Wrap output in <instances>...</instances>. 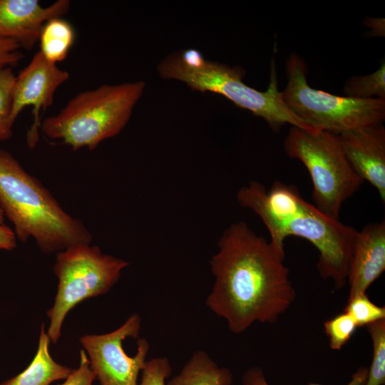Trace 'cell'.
I'll return each instance as SVG.
<instances>
[{"mask_svg": "<svg viewBox=\"0 0 385 385\" xmlns=\"http://www.w3.org/2000/svg\"><path fill=\"white\" fill-rule=\"evenodd\" d=\"M210 261L215 282L206 305L235 334L274 323L296 299L284 257L243 221L229 226Z\"/></svg>", "mask_w": 385, "mask_h": 385, "instance_id": "cell-1", "label": "cell"}, {"mask_svg": "<svg viewBox=\"0 0 385 385\" xmlns=\"http://www.w3.org/2000/svg\"><path fill=\"white\" fill-rule=\"evenodd\" d=\"M237 199L260 217L270 244L281 256L285 257L284 241L289 236L304 238L319 252L320 276L331 279L337 289L344 287L358 230L324 214L307 202L295 186L279 181L269 190L251 181L239 190Z\"/></svg>", "mask_w": 385, "mask_h": 385, "instance_id": "cell-2", "label": "cell"}, {"mask_svg": "<svg viewBox=\"0 0 385 385\" xmlns=\"http://www.w3.org/2000/svg\"><path fill=\"white\" fill-rule=\"evenodd\" d=\"M0 207L23 242L33 238L41 252L91 244L84 224L68 214L50 191L8 151L0 149Z\"/></svg>", "mask_w": 385, "mask_h": 385, "instance_id": "cell-3", "label": "cell"}, {"mask_svg": "<svg viewBox=\"0 0 385 385\" xmlns=\"http://www.w3.org/2000/svg\"><path fill=\"white\" fill-rule=\"evenodd\" d=\"M145 86L143 81L127 82L81 92L58 114L45 118L40 130L73 150H94L124 128Z\"/></svg>", "mask_w": 385, "mask_h": 385, "instance_id": "cell-4", "label": "cell"}, {"mask_svg": "<svg viewBox=\"0 0 385 385\" xmlns=\"http://www.w3.org/2000/svg\"><path fill=\"white\" fill-rule=\"evenodd\" d=\"M158 72L162 78L183 81L192 90L213 92L226 97L237 106L263 118L274 131L279 130L285 124L317 130L294 115L284 103L278 89L274 60L265 91H257L244 83V71L239 66L230 67L206 60L201 67L189 68L183 64L178 54L163 60L158 66Z\"/></svg>", "mask_w": 385, "mask_h": 385, "instance_id": "cell-5", "label": "cell"}, {"mask_svg": "<svg viewBox=\"0 0 385 385\" xmlns=\"http://www.w3.org/2000/svg\"><path fill=\"white\" fill-rule=\"evenodd\" d=\"M308 69L295 53L285 63L287 83L281 91L288 108L317 130L334 135L383 123L385 100L340 96L312 88L307 82Z\"/></svg>", "mask_w": 385, "mask_h": 385, "instance_id": "cell-6", "label": "cell"}, {"mask_svg": "<svg viewBox=\"0 0 385 385\" xmlns=\"http://www.w3.org/2000/svg\"><path fill=\"white\" fill-rule=\"evenodd\" d=\"M285 153L307 168L313 185L314 205L328 217L339 220L343 204L363 180L354 170L337 135L291 126L284 141Z\"/></svg>", "mask_w": 385, "mask_h": 385, "instance_id": "cell-7", "label": "cell"}, {"mask_svg": "<svg viewBox=\"0 0 385 385\" xmlns=\"http://www.w3.org/2000/svg\"><path fill=\"white\" fill-rule=\"evenodd\" d=\"M129 264L91 244L73 245L58 252L53 266L58 281L57 293L46 313L50 319L46 332L52 343L59 340L68 313L85 299L111 290Z\"/></svg>", "mask_w": 385, "mask_h": 385, "instance_id": "cell-8", "label": "cell"}, {"mask_svg": "<svg viewBox=\"0 0 385 385\" xmlns=\"http://www.w3.org/2000/svg\"><path fill=\"white\" fill-rule=\"evenodd\" d=\"M140 322V316L133 314L114 331L81 337L80 343L100 385H137L140 372L147 361L150 344L145 339H139L135 355L129 356L123 342L129 337L138 338Z\"/></svg>", "mask_w": 385, "mask_h": 385, "instance_id": "cell-9", "label": "cell"}, {"mask_svg": "<svg viewBox=\"0 0 385 385\" xmlns=\"http://www.w3.org/2000/svg\"><path fill=\"white\" fill-rule=\"evenodd\" d=\"M69 78V73L48 61L40 51L17 76L13 91L11 120L16 119L25 107L33 106V123L29 129L26 140L30 148L38 141L41 111H45L53 101L57 89Z\"/></svg>", "mask_w": 385, "mask_h": 385, "instance_id": "cell-10", "label": "cell"}, {"mask_svg": "<svg viewBox=\"0 0 385 385\" xmlns=\"http://www.w3.org/2000/svg\"><path fill=\"white\" fill-rule=\"evenodd\" d=\"M341 148L356 173L376 190L385 202V127L383 123L337 135Z\"/></svg>", "mask_w": 385, "mask_h": 385, "instance_id": "cell-11", "label": "cell"}, {"mask_svg": "<svg viewBox=\"0 0 385 385\" xmlns=\"http://www.w3.org/2000/svg\"><path fill=\"white\" fill-rule=\"evenodd\" d=\"M70 6L68 0H58L46 7L38 0H0V38L31 50L38 41L44 24L62 17Z\"/></svg>", "mask_w": 385, "mask_h": 385, "instance_id": "cell-12", "label": "cell"}, {"mask_svg": "<svg viewBox=\"0 0 385 385\" xmlns=\"http://www.w3.org/2000/svg\"><path fill=\"white\" fill-rule=\"evenodd\" d=\"M385 270V221L369 224L358 232L351 257L348 300L366 293Z\"/></svg>", "mask_w": 385, "mask_h": 385, "instance_id": "cell-13", "label": "cell"}, {"mask_svg": "<svg viewBox=\"0 0 385 385\" xmlns=\"http://www.w3.org/2000/svg\"><path fill=\"white\" fill-rule=\"evenodd\" d=\"M51 340L41 326L38 349L29 365L20 374L0 383V385H51L53 382L65 380L72 369L56 362L49 351Z\"/></svg>", "mask_w": 385, "mask_h": 385, "instance_id": "cell-14", "label": "cell"}, {"mask_svg": "<svg viewBox=\"0 0 385 385\" xmlns=\"http://www.w3.org/2000/svg\"><path fill=\"white\" fill-rule=\"evenodd\" d=\"M233 375L220 367L204 351H197L166 385H232Z\"/></svg>", "mask_w": 385, "mask_h": 385, "instance_id": "cell-15", "label": "cell"}, {"mask_svg": "<svg viewBox=\"0 0 385 385\" xmlns=\"http://www.w3.org/2000/svg\"><path fill=\"white\" fill-rule=\"evenodd\" d=\"M75 39V29L68 21L61 17L52 19L41 30L39 51L48 61L56 64L67 58Z\"/></svg>", "mask_w": 385, "mask_h": 385, "instance_id": "cell-16", "label": "cell"}, {"mask_svg": "<svg viewBox=\"0 0 385 385\" xmlns=\"http://www.w3.org/2000/svg\"><path fill=\"white\" fill-rule=\"evenodd\" d=\"M343 91L346 96L385 100V63L374 72L364 76H353L346 81Z\"/></svg>", "mask_w": 385, "mask_h": 385, "instance_id": "cell-17", "label": "cell"}, {"mask_svg": "<svg viewBox=\"0 0 385 385\" xmlns=\"http://www.w3.org/2000/svg\"><path fill=\"white\" fill-rule=\"evenodd\" d=\"M372 342L373 355L365 385L385 384V319L366 326Z\"/></svg>", "mask_w": 385, "mask_h": 385, "instance_id": "cell-18", "label": "cell"}, {"mask_svg": "<svg viewBox=\"0 0 385 385\" xmlns=\"http://www.w3.org/2000/svg\"><path fill=\"white\" fill-rule=\"evenodd\" d=\"M15 81L11 67H0V141L12 135L14 123L11 120V111Z\"/></svg>", "mask_w": 385, "mask_h": 385, "instance_id": "cell-19", "label": "cell"}, {"mask_svg": "<svg viewBox=\"0 0 385 385\" xmlns=\"http://www.w3.org/2000/svg\"><path fill=\"white\" fill-rule=\"evenodd\" d=\"M344 312L354 320L357 327L367 326L385 319V307L373 303L366 293L356 296L347 301Z\"/></svg>", "mask_w": 385, "mask_h": 385, "instance_id": "cell-20", "label": "cell"}, {"mask_svg": "<svg viewBox=\"0 0 385 385\" xmlns=\"http://www.w3.org/2000/svg\"><path fill=\"white\" fill-rule=\"evenodd\" d=\"M324 327L330 348L340 350L350 339L357 326L352 317L344 312L326 321Z\"/></svg>", "mask_w": 385, "mask_h": 385, "instance_id": "cell-21", "label": "cell"}, {"mask_svg": "<svg viewBox=\"0 0 385 385\" xmlns=\"http://www.w3.org/2000/svg\"><path fill=\"white\" fill-rule=\"evenodd\" d=\"M139 385H166L172 373V366L166 357H155L146 361L142 370Z\"/></svg>", "mask_w": 385, "mask_h": 385, "instance_id": "cell-22", "label": "cell"}, {"mask_svg": "<svg viewBox=\"0 0 385 385\" xmlns=\"http://www.w3.org/2000/svg\"><path fill=\"white\" fill-rule=\"evenodd\" d=\"M368 376V369L359 367L351 376L350 381L346 385H365ZM243 385H270L267 381L263 371L257 366L247 370L242 376ZM309 385H322L310 384Z\"/></svg>", "mask_w": 385, "mask_h": 385, "instance_id": "cell-23", "label": "cell"}, {"mask_svg": "<svg viewBox=\"0 0 385 385\" xmlns=\"http://www.w3.org/2000/svg\"><path fill=\"white\" fill-rule=\"evenodd\" d=\"M96 379L89 359L83 349L80 351V363L78 368L72 369L70 375L59 385H93Z\"/></svg>", "mask_w": 385, "mask_h": 385, "instance_id": "cell-24", "label": "cell"}, {"mask_svg": "<svg viewBox=\"0 0 385 385\" xmlns=\"http://www.w3.org/2000/svg\"><path fill=\"white\" fill-rule=\"evenodd\" d=\"M20 46L14 41L0 38V67H12L23 58Z\"/></svg>", "mask_w": 385, "mask_h": 385, "instance_id": "cell-25", "label": "cell"}, {"mask_svg": "<svg viewBox=\"0 0 385 385\" xmlns=\"http://www.w3.org/2000/svg\"><path fill=\"white\" fill-rule=\"evenodd\" d=\"M178 56L183 64L189 68H198L205 62L202 54L195 48L184 50Z\"/></svg>", "mask_w": 385, "mask_h": 385, "instance_id": "cell-26", "label": "cell"}, {"mask_svg": "<svg viewBox=\"0 0 385 385\" xmlns=\"http://www.w3.org/2000/svg\"><path fill=\"white\" fill-rule=\"evenodd\" d=\"M0 247L3 250H11L16 247V237L10 227L0 224Z\"/></svg>", "mask_w": 385, "mask_h": 385, "instance_id": "cell-27", "label": "cell"}, {"mask_svg": "<svg viewBox=\"0 0 385 385\" xmlns=\"http://www.w3.org/2000/svg\"><path fill=\"white\" fill-rule=\"evenodd\" d=\"M365 26L371 29L373 36H384L385 26L383 18H368L365 21Z\"/></svg>", "mask_w": 385, "mask_h": 385, "instance_id": "cell-28", "label": "cell"}, {"mask_svg": "<svg viewBox=\"0 0 385 385\" xmlns=\"http://www.w3.org/2000/svg\"><path fill=\"white\" fill-rule=\"evenodd\" d=\"M4 219H5L4 214L1 208L0 207V224L1 225H4Z\"/></svg>", "mask_w": 385, "mask_h": 385, "instance_id": "cell-29", "label": "cell"}, {"mask_svg": "<svg viewBox=\"0 0 385 385\" xmlns=\"http://www.w3.org/2000/svg\"><path fill=\"white\" fill-rule=\"evenodd\" d=\"M0 250H1V247H0Z\"/></svg>", "mask_w": 385, "mask_h": 385, "instance_id": "cell-30", "label": "cell"}]
</instances>
